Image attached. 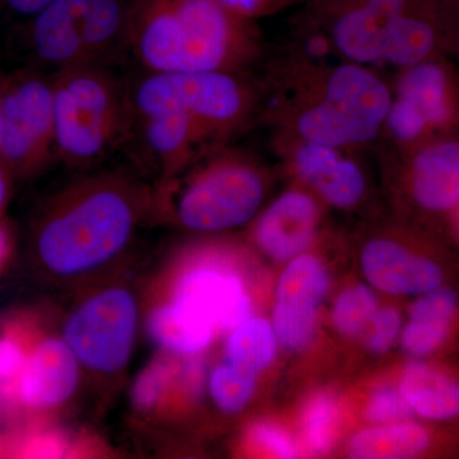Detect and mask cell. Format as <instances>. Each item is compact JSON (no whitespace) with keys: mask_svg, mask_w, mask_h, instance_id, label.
I'll return each mask as SVG.
<instances>
[{"mask_svg":"<svg viewBox=\"0 0 459 459\" xmlns=\"http://www.w3.org/2000/svg\"><path fill=\"white\" fill-rule=\"evenodd\" d=\"M287 74L268 108L280 133L342 150L382 134L392 92L367 65L300 63Z\"/></svg>","mask_w":459,"mask_h":459,"instance_id":"3","label":"cell"},{"mask_svg":"<svg viewBox=\"0 0 459 459\" xmlns=\"http://www.w3.org/2000/svg\"><path fill=\"white\" fill-rule=\"evenodd\" d=\"M362 271L371 285L392 295H422L442 283V270L424 256L386 238L362 250Z\"/></svg>","mask_w":459,"mask_h":459,"instance_id":"16","label":"cell"},{"mask_svg":"<svg viewBox=\"0 0 459 459\" xmlns=\"http://www.w3.org/2000/svg\"><path fill=\"white\" fill-rule=\"evenodd\" d=\"M337 404L332 395H316L307 403L303 418V434L307 448L314 455H325L332 446Z\"/></svg>","mask_w":459,"mask_h":459,"instance_id":"27","label":"cell"},{"mask_svg":"<svg viewBox=\"0 0 459 459\" xmlns=\"http://www.w3.org/2000/svg\"><path fill=\"white\" fill-rule=\"evenodd\" d=\"M451 325L427 319H410L402 333V347L415 358L433 353L446 340Z\"/></svg>","mask_w":459,"mask_h":459,"instance_id":"29","label":"cell"},{"mask_svg":"<svg viewBox=\"0 0 459 459\" xmlns=\"http://www.w3.org/2000/svg\"><path fill=\"white\" fill-rule=\"evenodd\" d=\"M371 322L373 332L369 338L370 350L376 353H385L391 349L400 332V313L394 307H383L377 310Z\"/></svg>","mask_w":459,"mask_h":459,"instance_id":"32","label":"cell"},{"mask_svg":"<svg viewBox=\"0 0 459 459\" xmlns=\"http://www.w3.org/2000/svg\"><path fill=\"white\" fill-rule=\"evenodd\" d=\"M131 143L159 172V180L180 170L202 153L223 146L189 117L175 114L134 117L126 146Z\"/></svg>","mask_w":459,"mask_h":459,"instance_id":"13","label":"cell"},{"mask_svg":"<svg viewBox=\"0 0 459 459\" xmlns=\"http://www.w3.org/2000/svg\"><path fill=\"white\" fill-rule=\"evenodd\" d=\"M27 347L13 334L0 337V398L17 401V385L25 368Z\"/></svg>","mask_w":459,"mask_h":459,"instance_id":"28","label":"cell"},{"mask_svg":"<svg viewBox=\"0 0 459 459\" xmlns=\"http://www.w3.org/2000/svg\"><path fill=\"white\" fill-rule=\"evenodd\" d=\"M276 346L277 337L273 325L265 319L250 316L229 332L225 362L256 377L273 360Z\"/></svg>","mask_w":459,"mask_h":459,"instance_id":"23","label":"cell"},{"mask_svg":"<svg viewBox=\"0 0 459 459\" xmlns=\"http://www.w3.org/2000/svg\"><path fill=\"white\" fill-rule=\"evenodd\" d=\"M430 435L424 428L409 422L368 429L352 437L350 457L358 459L413 458L427 451Z\"/></svg>","mask_w":459,"mask_h":459,"instance_id":"22","label":"cell"},{"mask_svg":"<svg viewBox=\"0 0 459 459\" xmlns=\"http://www.w3.org/2000/svg\"><path fill=\"white\" fill-rule=\"evenodd\" d=\"M0 164L11 175L29 177L56 155L51 75L23 69L0 81Z\"/></svg>","mask_w":459,"mask_h":459,"instance_id":"9","label":"cell"},{"mask_svg":"<svg viewBox=\"0 0 459 459\" xmlns=\"http://www.w3.org/2000/svg\"><path fill=\"white\" fill-rule=\"evenodd\" d=\"M319 223L316 199L301 190L283 193L255 223L256 244L274 261L295 258L309 246Z\"/></svg>","mask_w":459,"mask_h":459,"instance_id":"15","label":"cell"},{"mask_svg":"<svg viewBox=\"0 0 459 459\" xmlns=\"http://www.w3.org/2000/svg\"><path fill=\"white\" fill-rule=\"evenodd\" d=\"M370 8L377 16V65L403 69L428 60L434 49L435 31L428 21L415 16L412 5L398 13Z\"/></svg>","mask_w":459,"mask_h":459,"instance_id":"20","label":"cell"},{"mask_svg":"<svg viewBox=\"0 0 459 459\" xmlns=\"http://www.w3.org/2000/svg\"><path fill=\"white\" fill-rule=\"evenodd\" d=\"M457 226H458V231H459V212H458V219H457Z\"/></svg>","mask_w":459,"mask_h":459,"instance_id":"38","label":"cell"},{"mask_svg":"<svg viewBox=\"0 0 459 459\" xmlns=\"http://www.w3.org/2000/svg\"><path fill=\"white\" fill-rule=\"evenodd\" d=\"M11 252V238H9L8 230L0 222V265L8 258Z\"/></svg>","mask_w":459,"mask_h":459,"instance_id":"36","label":"cell"},{"mask_svg":"<svg viewBox=\"0 0 459 459\" xmlns=\"http://www.w3.org/2000/svg\"><path fill=\"white\" fill-rule=\"evenodd\" d=\"M412 412L400 391L382 388L371 395L368 403L367 418L377 424H394L409 419Z\"/></svg>","mask_w":459,"mask_h":459,"instance_id":"30","label":"cell"},{"mask_svg":"<svg viewBox=\"0 0 459 459\" xmlns=\"http://www.w3.org/2000/svg\"><path fill=\"white\" fill-rule=\"evenodd\" d=\"M146 327L162 353L180 360L204 352L217 333L202 314L174 300L156 305L148 314Z\"/></svg>","mask_w":459,"mask_h":459,"instance_id":"19","label":"cell"},{"mask_svg":"<svg viewBox=\"0 0 459 459\" xmlns=\"http://www.w3.org/2000/svg\"><path fill=\"white\" fill-rule=\"evenodd\" d=\"M392 99L424 124L429 132L449 126L455 117L451 78L437 63L425 60L402 69Z\"/></svg>","mask_w":459,"mask_h":459,"instance_id":"17","label":"cell"},{"mask_svg":"<svg viewBox=\"0 0 459 459\" xmlns=\"http://www.w3.org/2000/svg\"><path fill=\"white\" fill-rule=\"evenodd\" d=\"M400 392L413 412L430 420L459 416V383L422 362L404 370Z\"/></svg>","mask_w":459,"mask_h":459,"instance_id":"21","label":"cell"},{"mask_svg":"<svg viewBox=\"0 0 459 459\" xmlns=\"http://www.w3.org/2000/svg\"><path fill=\"white\" fill-rule=\"evenodd\" d=\"M325 265L313 255L295 256L277 283L273 309L274 333L291 351L303 350L316 332V313L328 291Z\"/></svg>","mask_w":459,"mask_h":459,"instance_id":"10","label":"cell"},{"mask_svg":"<svg viewBox=\"0 0 459 459\" xmlns=\"http://www.w3.org/2000/svg\"><path fill=\"white\" fill-rule=\"evenodd\" d=\"M219 2L238 16L255 21V18L276 12L285 4L287 0H219Z\"/></svg>","mask_w":459,"mask_h":459,"instance_id":"33","label":"cell"},{"mask_svg":"<svg viewBox=\"0 0 459 459\" xmlns=\"http://www.w3.org/2000/svg\"><path fill=\"white\" fill-rule=\"evenodd\" d=\"M377 313V296L371 289L356 285L344 290L333 309V323L341 333L356 336Z\"/></svg>","mask_w":459,"mask_h":459,"instance_id":"26","label":"cell"},{"mask_svg":"<svg viewBox=\"0 0 459 459\" xmlns=\"http://www.w3.org/2000/svg\"><path fill=\"white\" fill-rule=\"evenodd\" d=\"M250 440L258 448L277 458L298 457V448L290 435L268 422H259L250 429Z\"/></svg>","mask_w":459,"mask_h":459,"instance_id":"31","label":"cell"},{"mask_svg":"<svg viewBox=\"0 0 459 459\" xmlns=\"http://www.w3.org/2000/svg\"><path fill=\"white\" fill-rule=\"evenodd\" d=\"M128 0H53L27 22L32 69L54 74L65 69L107 65L129 51Z\"/></svg>","mask_w":459,"mask_h":459,"instance_id":"7","label":"cell"},{"mask_svg":"<svg viewBox=\"0 0 459 459\" xmlns=\"http://www.w3.org/2000/svg\"><path fill=\"white\" fill-rule=\"evenodd\" d=\"M256 377L231 367L220 365L210 377V394L216 406L225 413H238L246 409L255 391Z\"/></svg>","mask_w":459,"mask_h":459,"instance_id":"25","label":"cell"},{"mask_svg":"<svg viewBox=\"0 0 459 459\" xmlns=\"http://www.w3.org/2000/svg\"><path fill=\"white\" fill-rule=\"evenodd\" d=\"M276 148L286 155L296 177L312 186L327 204L351 208L364 197L367 181L342 148L325 146L277 133Z\"/></svg>","mask_w":459,"mask_h":459,"instance_id":"12","label":"cell"},{"mask_svg":"<svg viewBox=\"0 0 459 459\" xmlns=\"http://www.w3.org/2000/svg\"><path fill=\"white\" fill-rule=\"evenodd\" d=\"M9 172L5 170L4 166L0 164V211L7 204L9 186H8Z\"/></svg>","mask_w":459,"mask_h":459,"instance_id":"37","label":"cell"},{"mask_svg":"<svg viewBox=\"0 0 459 459\" xmlns=\"http://www.w3.org/2000/svg\"><path fill=\"white\" fill-rule=\"evenodd\" d=\"M174 359L162 353L137 374L129 392L133 410L138 413H151L161 407L175 383L178 364Z\"/></svg>","mask_w":459,"mask_h":459,"instance_id":"24","label":"cell"},{"mask_svg":"<svg viewBox=\"0 0 459 459\" xmlns=\"http://www.w3.org/2000/svg\"><path fill=\"white\" fill-rule=\"evenodd\" d=\"M65 442L57 434H41L33 437L23 449V455L31 458L62 457L65 451Z\"/></svg>","mask_w":459,"mask_h":459,"instance_id":"34","label":"cell"},{"mask_svg":"<svg viewBox=\"0 0 459 459\" xmlns=\"http://www.w3.org/2000/svg\"><path fill=\"white\" fill-rule=\"evenodd\" d=\"M170 300L210 320L217 332H230L252 316V301L240 277L228 267L195 262L177 274Z\"/></svg>","mask_w":459,"mask_h":459,"instance_id":"11","label":"cell"},{"mask_svg":"<svg viewBox=\"0 0 459 459\" xmlns=\"http://www.w3.org/2000/svg\"><path fill=\"white\" fill-rule=\"evenodd\" d=\"M82 370L62 336L42 338L29 350L18 380L17 401L32 411L56 409L74 397Z\"/></svg>","mask_w":459,"mask_h":459,"instance_id":"14","label":"cell"},{"mask_svg":"<svg viewBox=\"0 0 459 459\" xmlns=\"http://www.w3.org/2000/svg\"><path fill=\"white\" fill-rule=\"evenodd\" d=\"M50 75L57 160L71 168H92L126 146L134 115L128 82L111 66H78Z\"/></svg>","mask_w":459,"mask_h":459,"instance_id":"5","label":"cell"},{"mask_svg":"<svg viewBox=\"0 0 459 459\" xmlns=\"http://www.w3.org/2000/svg\"><path fill=\"white\" fill-rule=\"evenodd\" d=\"M264 193L258 166L223 144L159 180L153 217L192 232L225 231L252 221Z\"/></svg>","mask_w":459,"mask_h":459,"instance_id":"4","label":"cell"},{"mask_svg":"<svg viewBox=\"0 0 459 459\" xmlns=\"http://www.w3.org/2000/svg\"><path fill=\"white\" fill-rule=\"evenodd\" d=\"M53 0H2L8 12L18 17L30 18L47 7Z\"/></svg>","mask_w":459,"mask_h":459,"instance_id":"35","label":"cell"},{"mask_svg":"<svg viewBox=\"0 0 459 459\" xmlns=\"http://www.w3.org/2000/svg\"><path fill=\"white\" fill-rule=\"evenodd\" d=\"M128 41L146 72L244 74L261 54L255 21L219 0H131Z\"/></svg>","mask_w":459,"mask_h":459,"instance_id":"2","label":"cell"},{"mask_svg":"<svg viewBox=\"0 0 459 459\" xmlns=\"http://www.w3.org/2000/svg\"><path fill=\"white\" fill-rule=\"evenodd\" d=\"M147 217L152 188L120 171L87 175L48 202L33 228L36 261L57 281H80L122 258Z\"/></svg>","mask_w":459,"mask_h":459,"instance_id":"1","label":"cell"},{"mask_svg":"<svg viewBox=\"0 0 459 459\" xmlns=\"http://www.w3.org/2000/svg\"><path fill=\"white\" fill-rule=\"evenodd\" d=\"M410 174L413 198L422 208L443 212L459 207V142L419 147Z\"/></svg>","mask_w":459,"mask_h":459,"instance_id":"18","label":"cell"},{"mask_svg":"<svg viewBox=\"0 0 459 459\" xmlns=\"http://www.w3.org/2000/svg\"><path fill=\"white\" fill-rule=\"evenodd\" d=\"M238 72H146L128 82L135 117H189L216 143L246 128L259 108V91Z\"/></svg>","mask_w":459,"mask_h":459,"instance_id":"6","label":"cell"},{"mask_svg":"<svg viewBox=\"0 0 459 459\" xmlns=\"http://www.w3.org/2000/svg\"><path fill=\"white\" fill-rule=\"evenodd\" d=\"M138 325L140 307L132 290L110 285L95 290L74 305L60 336L83 370L110 377L128 367Z\"/></svg>","mask_w":459,"mask_h":459,"instance_id":"8","label":"cell"}]
</instances>
